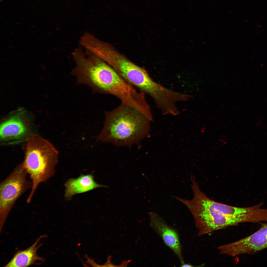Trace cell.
<instances>
[{"instance_id":"obj_1","label":"cell","mask_w":267,"mask_h":267,"mask_svg":"<svg viewBox=\"0 0 267 267\" xmlns=\"http://www.w3.org/2000/svg\"><path fill=\"white\" fill-rule=\"evenodd\" d=\"M191 182L193 198L190 200L181 198L180 201L192 215L198 236L241 223L258 222L259 215L254 206L238 207L217 202L201 191L196 180Z\"/></svg>"},{"instance_id":"obj_2","label":"cell","mask_w":267,"mask_h":267,"mask_svg":"<svg viewBox=\"0 0 267 267\" xmlns=\"http://www.w3.org/2000/svg\"><path fill=\"white\" fill-rule=\"evenodd\" d=\"M104 113V127L94 137L97 141L130 146L138 143L148 134L151 121L135 109L121 103Z\"/></svg>"},{"instance_id":"obj_3","label":"cell","mask_w":267,"mask_h":267,"mask_svg":"<svg viewBox=\"0 0 267 267\" xmlns=\"http://www.w3.org/2000/svg\"><path fill=\"white\" fill-rule=\"evenodd\" d=\"M90 62L84 72V79L97 91L112 95L121 103L133 107L148 116L151 111L143 92H138L110 66L100 60Z\"/></svg>"},{"instance_id":"obj_4","label":"cell","mask_w":267,"mask_h":267,"mask_svg":"<svg viewBox=\"0 0 267 267\" xmlns=\"http://www.w3.org/2000/svg\"><path fill=\"white\" fill-rule=\"evenodd\" d=\"M25 140V154L22 163L31 180V191L26 200L30 203L39 185L54 174L59 152L49 141L37 134H29Z\"/></svg>"},{"instance_id":"obj_5","label":"cell","mask_w":267,"mask_h":267,"mask_svg":"<svg viewBox=\"0 0 267 267\" xmlns=\"http://www.w3.org/2000/svg\"><path fill=\"white\" fill-rule=\"evenodd\" d=\"M22 163L18 165L0 185V228L1 230L11 210L18 199L32 187Z\"/></svg>"},{"instance_id":"obj_6","label":"cell","mask_w":267,"mask_h":267,"mask_svg":"<svg viewBox=\"0 0 267 267\" xmlns=\"http://www.w3.org/2000/svg\"><path fill=\"white\" fill-rule=\"evenodd\" d=\"M113 67L117 72L126 82L140 90L152 95L156 91V83L144 69L120 55L114 58Z\"/></svg>"},{"instance_id":"obj_7","label":"cell","mask_w":267,"mask_h":267,"mask_svg":"<svg viewBox=\"0 0 267 267\" xmlns=\"http://www.w3.org/2000/svg\"><path fill=\"white\" fill-rule=\"evenodd\" d=\"M256 231L237 241L218 247L220 253L234 256L241 254H254L267 248V222L261 223Z\"/></svg>"},{"instance_id":"obj_8","label":"cell","mask_w":267,"mask_h":267,"mask_svg":"<svg viewBox=\"0 0 267 267\" xmlns=\"http://www.w3.org/2000/svg\"><path fill=\"white\" fill-rule=\"evenodd\" d=\"M150 226L162 238L164 243L176 254L181 264L184 262L178 234L176 229L169 225L157 214L149 213Z\"/></svg>"},{"instance_id":"obj_9","label":"cell","mask_w":267,"mask_h":267,"mask_svg":"<svg viewBox=\"0 0 267 267\" xmlns=\"http://www.w3.org/2000/svg\"><path fill=\"white\" fill-rule=\"evenodd\" d=\"M28 127L20 114L7 119L1 124L0 140L2 141L17 140L26 138L29 134Z\"/></svg>"},{"instance_id":"obj_10","label":"cell","mask_w":267,"mask_h":267,"mask_svg":"<svg viewBox=\"0 0 267 267\" xmlns=\"http://www.w3.org/2000/svg\"><path fill=\"white\" fill-rule=\"evenodd\" d=\"M46 235L41 236L31 246L26 249L18 251L12 258L5 267H27L34 264L37 261L44 262V259L39 256L37 252L42 244H39L40 241Z\"/></svg>"},{"instance_id":"obj_11","label":"cell","mask_w":267,"mask_h":267,"mask_svg":"<svg viewBox=\"0 0 267 267\" xmlns=\"http://www.w3.org/2000/svg\"><path fill=\"white\" fill-rule=\"evenodd\" d=\"M65 186V197L68 199L75 194L88 192L97 188L108 187L107 186L96 183L92 174H82L76 178L70 179L66 182Z\"/></svg>"},{"instance_id":"obj_12","label":"cell","mask_w":267,"mask_h":267,"mask_svg":"<svg viewBox=\"0 0 267 267\" xmlns=\"http://www.w3.org/2000/svg\"><path fill=\"white\" fill-rule=\"evenodd\" d=\"M181 267H193V266H192V265H190V264H186V263H185V262L183 263L182 264H181Z\"/></svg>"},{"instance_id":"obj_13","label":"cell","mask_w":267,"mask_h":267,"mask_svg":"<svg viewBox=\"0 0 267 267\" xmlns=\"http://www.w3.org/2000/svg\"></svg>"}]
</instances>
